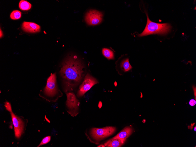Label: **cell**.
<instances>
[{"instance_id":"obj_1","label":"cell","mask_w":196,"mask_h":147,"mask_svg":"<svg viewBox=\"0 0 196 147\" xmlns=\"http://www.w3.org/2000/svg\"><path fill=\"white\" fill-rule=\"evenodd\" d=\"M84 66L77 56L67 57L59 72L65 92L72 91L80 84L85 75Z\"/></svg>"},{"instance_id":"obj_16","label":"cell","mask_w":196,"mask_h":147,"mask_svg":"<svg viewBox=\"0 0 196 147\" xmlns=\"http://www.w3.org/2000/svg\"><path fill=\"white\" fill-rule=\"evenodd\" d=\"M51 140V136H47L44 138L41 141L37 147H39L45 144L50 142Z\"/></svg>"},{"instance_id":"obj_5","label":"cell","mask_w":196,"mask_h":147,"mask_svg":"<svg viewBox=\"0 0 196 147\" xmlns=\"http://www.w3.org/2000/svg\"><path fill=\"white\" fill-rule=\"evenodd\" d=\"M60 92L56 83V73H51L47 80L46 85L43 89V93L47 96L53 97Z\"/></svg>"},{"instance_id":"obj_14","label":"cell","mask_w":196,"mask_h":147,"mask_svg":"<svg viewBox=\"0 0 196 147\" xmlns=\"http://www.w3.org/2000/svg\"><path fill=\"white\" fill-rule=\"evenodd\" d=\"M19 7L21 10L26 11L31 9V4L26 1L22 0L19 2Z\"/></svg>"},{"instance_id":"obj_20","label":"cell","mask_w":196,"mask_h":147,"mask_svg":"<svg viewBox=\"0 0 196 147\" xmlns=\"http://www.w3.org/2000/svg\"><path fill=\"white\" fill-rule=\"evenodd\" d=\"M97 147H105L104 145H100L98 146Z\"/></svg>"},{"instance_id":"obj_12","label":"cell","mask_w":196,"mask_h":147,"mask_svg":"<svg viewBox=\"0 0 196 147\" xmlns=\"http://www.w3.org/2000/svg\"><path fill=\"white\" fill-rule=\"evenodd\" d=\"M121 69L124 72H128L131 70L132 67L131 65L128 58H126L123 60L121 65Z\"/></svg>"},{"instance_id":"obj_10","label":"cell","mask_w":196,"mask_h":147,"mask_svg":"<svg viewBox=\"0 0 196 147\" xmlns=\"http://www.w3.org/2000/svg\"><path fill=\"white\" fill-rule=\"evenodd\" d=\"M126 140L112 138L105 143L104 145L105 147H120L124 144Z\"/></svg>"},{"instance_id":"obj_6","label":"cell","mask_w":196,"mask_h":147,"mask_svg":"<svg viewBox=\"0 0 196 147\" xmlns=\"http://www.w3.org/2000/svg\"><path fill=\"white\" fill-rule=\"evenodd\" d=\"M66 94L67 99L66 105L67 109V112L72 116H75L79 112L80 102L73 93L67 92Z\"/></svg>"},{"instance_id":"obj_19","label":"cell","mask_w":196,"mask_h":147,"mask_svg":"<svg viewBox=\"0 0 196 147\" xmlns=\"http://www.w3.org/2000/svg\"><path fill=\"white\" fill-rule=\"evenodd\" d=\"M2 31L0 29V38L3 36V33H1Z\"/></svg>"},{"instance_id":"obj_21","label":"cell","mask_w":196,"mask_h":147,"mask_svg":"<svg viewBox=\"0 0 196 147\" xmlns=\"http://www.w3.org/2000/svg\"><path fill=\"white\" fill-rule=\"evenodd\" d=\"M194 130L196 131V127H195V129H194Z\"/></svg>"},{"instance_id":"obj_7","label":"cell","mask_w":196,"mask_h":147,"mask_svg":"<svg viewBox=\"0 0 196 147\" xmlns=\"http://www.w3.org/2000/svg\"><path fill=\"white\" fill-rule=\"evenodd\" d=\"M98 82V81L96 78L89 74L87 73L79 87L77 95L78 97H82L93 86Z\"/></svg>"},{"instance_id":"obj_3","label":"cell","mask_w":196,"mask_h":147,"mask_svg":"<svg viewBox=\"0 0 196 147\" xmlns=\"http://www.w3.org/2000/svg\"><path fill=\"white\" fill-rule=\"evenodd\" d=\"M10 113L14 126L15 137L17 139H19L25 133L28 120L22 116L15 114L12 111Z\"/></svg>"},{"instance_id":"obj_8","label":"cell","mask_w":196,"mask_h":147,"mask_svg":"<svg viewBox=\"0 0 196 147\" xmlns=\"http://www.w3.org/2000/svg\"><path fill=\"white\" fill-rule=\"evenodd\" d=\"M102 12L95 10L88 11L85 16V21L89 25H96L100 24L102 20Z\"/></svg>"},{"instance_id":"obj_17","label":"cell","mask_w":196,"mask_h":147,"mask_svg":"<svg viewBox=\"0 0 196 147\" xmlns=\"http://www.w3.org/2000/svg\"><path fill=\"white\" fill-rule=\"evenodd\" d=\"M4 103L6 109L10 112L12 110L11 104L8 102H6Z\"/></svg>"},{"instance_id":"obj_11","label":"cell","mask_w":196,"mask_h":147,"mask_svg":"<svg viewBox=\"0 0 196 147\" xmlns=\"http://www.w3.org/2000/svg\"><path fill=\"white\" fill-rule=\"evenodd\" d=\"M133 131L132 127L126 126L113 138L121 139H126L132 134Z\"/></svg>"},{"instance_id":"obj_13","label":"cell","mask_w":196,"mask_h":147,"mask_svg":"<svg viewBox=\"0 0 196 147\" xmlns=\"http://www.w3.org/2000/svg\"><path fill=\"white\" fill-rule=\"evenodd\" d=\"M102 53L103 55L108 60L114 59V55L113 52L108 48H103Z\"/></svg>"},{"instance_id":"obj_18","label":"cell","mask_w":196,"mask_h":147,"mask_svg":"<svg viewBox=\"0 0 196 147\" xmlns=\"http://www.w3.org/2000/svg\"><path fill=\"white\" fill-rule=\"evenodd\" d=\"M196 103V100L194 99H191L189 102V104L192 106H193L195 105Z\"/></svg>"},{"instance_id":"obj_2","label":"cell","mask_w":196,"mask_h":147,"mask_svg":"<svg viewBox=\"0 0 196 147\" xmlns=\"http://www.w3.org/2000/svg\"><path fill=\"white\" fill-rule=\"evenodd\" d=\"M146 13L147 18V22L146 27L141 33L138 36L142 37L152 34H166L170 31L171 27L168 23H160L151 21L149 18L148 13Z\"/></svg>"},{"instance_id":"obj_9","label":"cell","mask_w":196,"mask_h":147,"mask_svg":"<svg viewBox=\"0 0 196 147\" xmlns=\"http://www.w3.org/2000/svg\"><path fill=\"white\" fill-rule=\"evenodd\" d=\"M21 28L25 32L31 33H35L40 31V26L33 22H23Z\"/></svg>"},{"instance_id":"obj_15","label":"cell","mask_w":196,"mask_h":147,"mask_svg":"<svg viewBox=\"0 0 196 147\" xmlns=\"http://www.w3.org/2000/svg\"><path fill=\"white\" fill-rule=\"evenodd\" d=\"M21 13L19 11L15 10L13 11L10 15L11 18L13 20H17L21 18Z\"/></svg>"},{"instance_id":"obj_4","label":"cell","mask_w":196,"mask_h":147,"mask_svg":"<svg viewBox=\"0 0 196 147\" xmlns=\"http://www.w3.org/2000/svg\"><path fill=\"white\" fill-rule=\"evenodd\" d=\"M116 131V128L113 126H107L103 128H92L90 131L92 137L96 141H100L113 134Z\"/></svg>"}]
</instances>
